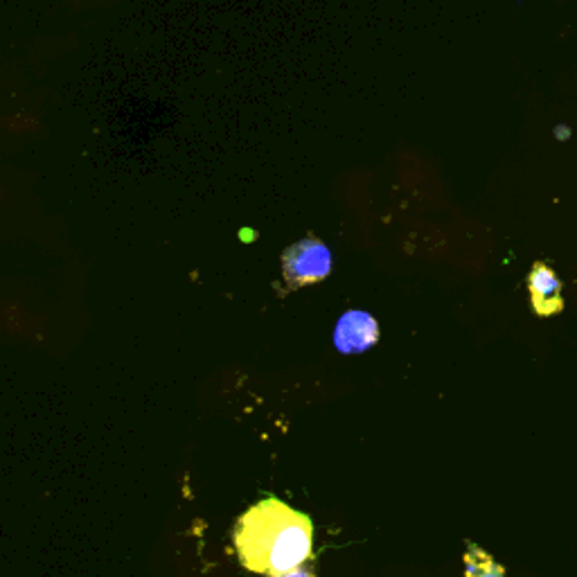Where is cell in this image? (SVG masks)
I'll return each instance as SVG.
<instances>
[{
    "mask_svg": "<svg viewBox=\"0 0 577 577\" xmlns=\"http://www.w3.org/2000/svg\"><path fill=\"white\" fill-rule=\"evenodd\" d=\"M268 577H316V575H314V570L310 566H294V568L268 575Z\"/></svg>",
    "mask_w": 577,
    "mask_h": 577,
    "instance_id": "8992f818",
    "label": "cell"
},
{
    "mask_svg": "<svg viewBox=\"0 0 577 577\" xmlns=\"http://www.w3.org/2000/svg\"><path fill=\"white\" fill-rule=\"evenodd\" d=\"M330 271H332V253L316 237L301 239L299 244L288 246L282 255V273L286 284L292 288L316 284L325 280Z\"/></svg>",
    "mask_w": 577,
    "mask_h": 577,
    "instance_id": "7a4b0ae2",
    "label": "cell"
},
{
    "mask_svg": "<svg viewBox=\"0 0 577 577\" xmlns=\"http://www.w3.org/2000/svg\"><path fill=\"white\" fill-rule=\"evenodd\" d=\"M233 539L244 568L275 575L301 566L310 557L314 526L307 515L277 499H266L239 517Z\"/></svg>",
    "mask_w": 577,
    "mask_h": 577,
    "instance_id": "6da1fadb",
    "label": "cell"
},
{
    "mask_svg": "<svg viewBox=\"0 0 577 577\" xmlns=\"http://www.w3.org/2000/svg\"><path fill=\"white\" fill-rule=\"evenodd\" d=\"M557 136H559V138H566V136H570V129H568V131H566V129H559Z\"/></svg>",
    "mask_w": 577,
    "mask_h": 577,
    "instance_id": "52a82bcc",
    "label": "cell"
},
{
    "mask_svg": "<svg viewBox=\"0 0 577 577\" xmlns=\"http://www.w3.org/2000/svg\"><path fill=\"white\" fill-rule=\"evenodd\" d=\"M376 339H379V325L365 312H348L334 330V345L343 354L365 352L376 343Z\"/></svg>",
    "mask_w": 577,
    "mask_h": 577,
    "instance_id": "277c9868",
    "label": "cell"
},
{
    "mask_svg": "<svg viewBox=\"0 0 577 577\" xmlns=\"http://www.w3.org/2000/svg\"><path fill=\"white\" fill-rule=\"evenodd\" d=\"M464 575L467 577H506V568L497 564L483 548L469 546L464 552Z\"/></svg>",
    "mask_w": 577,
    "mask_h": 577,
    "instance_id": "5b68a950",
    "label": "cell"
},
{
    "mask_svg": "<svg viewBox=\"0 0 577 577\" xmlns=\"http://www.w3.org/2000/svg\"><path fill=\"white\" fill-rule=\"evenodd\" d=\"M528 288H530V303L537 316L548 319L564 310L561 280L548 264L537 262L532 266L528 275Z\"/></svg>",
    "mask_w": 577,
    "mask_h": 577,
    "instance_id": "3957f363",
    "label": "cell"
}]
</instances>
